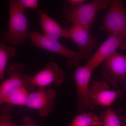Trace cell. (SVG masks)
<instances>
[{"instance_id":"6da1fadb","label":"cell","mask_w":126,"mask_h":126,"mask_svg":"<svg viewBox=\"0 0 126 126\" xmlns=\"http://www.w3.org/2000/svg\"><path fill=\"white\" fill-rule=\"evenodd\" d=\"M110 2V0H95L75 7L66 4L63 9V17L66 24L72 23L90 31L93 25L97 12L106 9Z\"/></svg>"},{"instance_id":"7a4b0ae2","label":"cell","mask_w":126,"mask_h":126,"mask_svg":"<svg viewBox=\"0 0 126 126\" xmlns=\"http://www.w3.org/2000/svg\"><path fill=\"white\" fill-rule=\"evenodd\" d=\"M9 29L2 34V39L14 45H20L29 38L27 19L15 0L9 1Z\"/></svg>"},{"instance_id":"3957f363","label":"cell","mask_w":126,"mask_h":126,"mask_svg":"<svg viewBox=\"0 0 126 126\" xmlns=\"http://www.w3.org/2000/svg\"><path fill=\"white\" fill-rule=\"evenodd\" d=\"M29 38L31 41V45L66 58L69 66L78 67L79 61L90 58V55L69 49L58 40L49 38L36 32H30Z\"/></svg>"},{"instance_id":"277c9868","label":"cell","mask_w":126,"mask_h":126,"mask_svg":"<svg viewBox=\"0 0 126 126\" xmlns=\"http://www.w3.org/2000/svg\"><path fill=\"white\" fill-rule=\"evenodd\" d=\"M24 67L23 63H13L8 67L9 78L3 81L0 86V104L2 105L6 98L16 89L25 87L29 92H32L35 86L32 83V77L23 73Z\"/></svg>"},{"instance_id":"5b68a950","label":"cell","mask_w":126,"mask_h":126,"mask_svg":"<svg viewBox=\"0 0 126 126\" xmlns=\"http://www.w3.org/2000/svg\"><path fill=\"white\" fill-rule=\"evenodd\" d=\"M100 29L110 35H118L126 38V8L123 1L112 0L109 8L102 18Z\"/></svg>"},{"instance_id":"8992f818","label":"cell","mask_w":126,"mask_h":126,"mask_svg":"<svg viewBox=\"0 0 126 126\" xmlns=\"http://www.w3.org/2000/svg\"><path fill=\"white\" fill-rule=\"evenodd\" d=\"M93 71L87 65L77 67L73 75L77 92L76 102L77 110L79 113L87 109L94 108V104L91 101L89 86L90 78Z\"/></svg>"},{"instance_id":"52a82bcc","label":"cell","mask_w":126,"mask_h":126,"mask_svg":"<svg viewBox=\"0 0 126 126\" xmlns=\"http://www.w3.org/2000/svg\"><path fill=\"white\" fill-rule=\"evenodd\" d=\"M57 94L52 88H38L30 93L26 107L38 111L41 117H46L54 110V101Z\"/></svg>"},{"instance_id":"ba28073f","label":"cell","mask_w":126,"mask_h":126,"mask_svg":"<svg viewBox=\"0 0 126 126\" xmlns=\"http://www.w3.org/2000/svg\"><path fill=\"white\" fill-rule=\"evenodd\" d=\"M102 75L113 87L126 79V55L115 52L102 65Z\"/></svg>"},{"instance_id":"9c48e42d","label":"cell","mask_w":126,"mask_h":126,"mask_svg":"<svg viewBox=\"0 0 126 126\" xmlns=\"http://www.w3.org/2000/svg\"><path fill=\"white\" fill-rule=\"evenodd\" d=\"M126 49V38L118 35H109L89 59L86 65L94 71L99 64L116 52L118 49Z\"/></svg>"},{"instance_id":"30bf717a","label":"cell","mask_w":126,"mask_h":126,"mask_svg":"<svg viewBox=\"0 0 126 126\" xmlns=\"http://www.w3.org/2000/svg\"><path fill=\"white\" fill-rule=\"evenodd\" d=\"M91 101L94 106L109 107L118 98L121 97L123 92L120 90H110L106 81H93L89 87Z\"/></svg>"},{"instance_id":"8fae6325","label":"cell","mask_w":126,"mask_h":126,"mask_svg":"<svg viewBox=\"0 0 126 126\" xmlns=\"http://www.w3.org/2000/svg\"><path fill=\"white\" fill-rule=\"evenodd\" d=\"M32 83L38 88H46L52 83L60 86L64 81L63 71L54 61L45 65L44 69L32 77Z\"/></svg>"},{"instance_id":"7c38bea8","label":"cell","mask_w":126,"mask_h":126,"mask_svg":"<svg viewBox=\"0 0 126 126\" xmlns=\"http://www.w3.org/2000/svg\"><path fill=\"white\" fill-rule=\"evenodd\" d=\"M68 39L76 43L79 48V52L91 55L92 51L96 48L98 43L89 31L85 27L72 24L68 29Z\"/></svg>"},{"instance_id":"4fadbf2b","label":"cell","mask_w":126,"mask_h":126,"mask_svg":"<svg viewBox=\"0 0 126 126\" xmlns=\"http://www.w3.org/2000/svg\"><path fill=\"white\" fill-rule=\"evenodd\" d=\"M38 14L43 35L57 40L61 38L68 39V29L64 28L43 11L38 10Z\"/></svg>"},{"instance_id":"5bb4252c","label":"cell","mask_w":126,"mask_h":126,"mask_svg":"<svg viewBox=\"0 0 126 126\" xmlns=\"http://www.w3.org/2000/svg\"><path fill=\"white\" fill-rule=\"evenodd\" d=\"M119 110L108 108L99 115L101 126H123L124 118Z\"/></svg>"},{"instance_id":"9a60e30c","label":"cell","mask_w":126,"mask_h":126,"mask_svg":"<svg viewBox=\"0 0 126 126\" xmlns=\"http://www.w3.org/2000/svg\"><path fill=\"white\" fill-rule=\"evenodd\" d=\"M68 126H101L99 116L92 112L77 115Z\"/></svg>"},{"instance_id":"2e32d148","label":"cell","mask_w":126,"mask_h":126,"mask_svg":"<svg viewBox=\"0 0 126 126\" xmlns=\"http://www.w3.org/2000/svg\"><path fill=\"white\" fill-rule=\"evenodd\" d=\"M30 93L26 88L21 87L12 92L5 99L4 103L12 106H26Z\"/></svg>"},{"instance_id":"e0dca14e","label":"cell","mask_w":126,"mask_h":126,"mask_svg":"<svg viewBox=\"0 0 126 126\" xmlns=\"http://www.w3.org/2000/svg\"><path fill=\"white\" fill-rule=\"evenodd\" d=\"M16 54V48L6 45L4 41L0 42V80L4 79L5 70L10 57H14Z\"/></svg>"},{"instance_id":"ac0fdd59","label":"cell","mask_w":126,"mask_h":126,"mask_svg":"<svg viewBox=\"0 0 126 126\" xmlns=\"http://www.w3.org/2000/svg\"><path fill=\"white\" fill-rule=\"evenodd\" d=\"M13 106L6 104L0 109V126H16L11 119Z\"/></svg>"},{"instance_id":"d6986e66","label":"cell","mask_w":126,"mask_h":126,"mask_svg":"<svg viewBox=\"0 0 126 126\" xmlns=\"http://www.w3.org/2000/svg\"><path fill=\"white\" fill-rule=\"evenodd\" d=\"M16 1L20 8L24 11L26 9H36L38 5V1L37 0H17Z\"/></svg>"},{"instance_id":"ffe728a7","label":"cell","mask_w":126,"mask_h":126,"mask_svg":"<svg viewBox=\"0 0 126 126\" xmlns=\"http://www.w3.org/2000/svg\"><path fill=\"white\" fill-rule=\"evenodd\" d=\"M20 126H38L36 124L34 120L29 117L23 118L22 122Z\"/></svg>"},{"instance_id":"44dd1931","label":"cell","mask_w":126,"mask_h":126,"mask_svg":"<svg viewBox=\"0 0 126 126\" xmlns=\"http://www.w3.org/2000/svg\"><path fill=\"white\" fill-rule=\"evenodd\" d=\"M85 1L84 0H69L67 1V4L72 7H75L84 4Z\"/></svg>"},{"instance_id":"7402d4cb","label":"cell","mask_w":126,"mask_h":126,"mask_svg":"<svg viewBox=\"0 0 126 126\" xmlns=\"http://www.w3.org/2000/svg\"><path fill=\"white\" fill-rule=\"evenodd\" d=\"M124 126H126V118H125V120H124Z\"/></svg>"},{"instance_id":"603a6c76","label":"cell","mask_w":126,"mask_h":126,"mask_svg":"<svg viewBox=\"0 0 126 126\" xmlns=\"http://www.w3.org/2000/svg\"></svg>"}]
</instances>
